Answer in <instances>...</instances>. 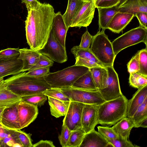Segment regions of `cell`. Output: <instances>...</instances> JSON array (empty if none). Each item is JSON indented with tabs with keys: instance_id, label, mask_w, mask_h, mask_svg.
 Masks as SVG:
<instances>
[{
	"instance_id": "obj_1",
	"label": "cell",
	"mask_w": 147,
	"mask_h": 147,
	"mask_svg": "<svg viewBox=\"0 0 147 147\" xmlns=\"http://www.w3.org/2000/svg\"><path fill=\"white\" fill-rule=\"evenodd\" d=\"M55 13L53 6L45 3H40L28 12L25 28L30 49L38 51L43 48L51 31Z\"/></svg>"
},
{
	"instance_id": "obj_2",
	"label": "cell",
	"mask_w": 147,
	"mask_h": 147,
	"mask_svg": "<svg viewBox=\"0 0 147 147\" xmlns=\"http://www.w3.org/2000/svg\"><path fill=\"white\" fill-rule=\"evenodd\" d=\"M4 82L8 90L21 97L42 92L51 88L44 76H28L25 72L13 75L4 80Z\"/></svg>"
},
{
	"instance_id": "obj_3",
	"label": "cell",
	"mask_w": 147,
	"mask_h": 147,
	"mask_svg": "<svg viewBox=\"0 0 147 147\" xmlns=\"http://www.w3.org/2000/svg\"><path fill=\"white\" fill-rule=\"evenodd\" d=\"M128 100L123 95L98 105V123L109 127L126 117Z\"/></svg>"
},
{
	"instance_id": "obj_4",
	"label": "cell",
	"mask_w": 147,
	"mask_h": 147,
	"mask_svg": "<svg viewBox=\"0 0 147 147\" xmlns=\"http://www.w3.org/2000/svg\"><path fill=\"white\" fill-rule=\"evenodd\" d=\"M89 69L85 66L74 65L61 70L50 72L44 77L51 88L70 87L78 78Z\"/></svg>"
},
{
	"instance_id": "obj_5",
	"label": "cell",
	"mask_w": 147,
	"mask_h": 147,
	"mask_svg": "<svg viewBox=\"0 0 147 147\" xmlns=\"http://www.w3.org/2000/svg\"><path fill=\"white\" fill-rule=\"evenodd\" d=\"M91 45L90 50L105 67L113 66L116 56L113 52L112 42L104 30H99L93 36Z\"/></svg>"
},
{
	"instance_id": "obj_6",
	"label": "cell",
	"mask_w": 147,
	"mask_h": 147,
	"mask_svg": "<svg viewBox=\"0 0 147 147\" xmlns=\"http://www.w3.org/2000/svg\"><path fill=\"white\" fill-rule=\"evenodd\" d=\"M147 29L140 26L130 30L111 42L115 55L126 48L141 42L147 47Z\"/></svg>"
},
{
	"instance_id": "obj_7",
	"label": "cell",
	"mask_w": 147,
	"mask_h": 147,
	"mask_svg": "<svg viewBox=\"0 0 147 147\" xmlns=\"http://www.w3.org/2000/svg\"><path fill=\"white\" fill-rule=\"evenodd\" d=\"M63 92L69 98L70 101L84 104L98 105L105 101L98 90H84L67 87L61 88Z\"/></svg>"
},
{
	"instance_id": "obj_8",
	"label": "cell",
	"mask_w": 147,
	"mask_h": 147,
	"mask_svg": "<svg viewBox=\"0 0 147 147\" xmlns=\"http://www.w3.org/2000/svg\"><path fill=\"white\" fill-rule=\"evenodd\" d=\"M108 77L104 86L98 90L105 101L120 97L123 94L120 88L118 74L113 66L106 67Z\"/></svg>"
},
{
	"instance_id": "obj_9",
	"label": "cell",
	"mask_w": 147,
	"mask_h": 147,
	"mask_svg": "<svg viewBox=\"0 0 147 147\" xmlns=\"http://www.w3.org/2000/svg\"><path fill=\"white\" fill-rule=\"evenodd\" d=\"M38 51L58 63H63L67 60L65 47L55 38L51 31L46 44Z\"/></svg>"
},
{
	"instance_id": "obj_10",
	"label": "cell",
	"mask_w": 147,
	"mask_h": 147,
	"mask_svg": "<svg viewBox=\"0 0 147 147\" xmlns=\"http://www.w3.org/2000/svg\"><path fill=\"white\" fill-rule=\"evenodd\" d=\"M84 105L78 102L70 101L63 121L62 125L66 126L71 131L82 128L81 118Z\"/></svg>"
},
{
	"instance_id": "obj_11",
	"label": "cell",
	"mask_w": 147,
	"mask_h": 147,
	"mask_svg": "<svg viewBox=\"0 0 147 147\" xmlns=\"http://www.w3.org/2000/svg\"><path fill=\"white\" fill-rule=\"evenodd\" d=\"M84 1L81 7L73 19L70 27H86L92 22L96 8L95 0Z\"/></svg>"
},
{
	"instance_id": "obj_12",
	"label": "cell",
	"mask_w": 147,
	"mask_h": 147,
	"mask_svg": "<svg viewBox=\"0 0 147 147\" xmlns=\"http://www.w3.org/2000/svg\"><path fill=\"white\" fill-rule=\"evenodd\" d=\"M71 51L75 58L74 64L82 66L89 68L96 67H105L96 57L89 49H84L78 46H75L71 49Z\"/></svg>"
},
{
	"instance_id": "obj_13",
	"label": "cell",
	"mask_w": 147,
	"mask_h": 147,
	"mask_svg": "<svg viewBox=\"0 0 147 147\" xmlns=\"http://www.w3.org/2000/svg\"><path fill=\"white\" fill-rule=\"evenodd\" d=\"M18 116L21 129L27 127L36 118L37 106L21 100L18 104Z\"/></svg>"
},
{
	"instance_id": "obj_14",
	"label": "cell",
	"mask_w": 147,
	"mask_h": 147,
	"mask_svg": "<svg viewBox=\"0 0 147 147\" xmlns=\"http://www.w3.org/2000/svg\"><path fill=\"white\" fill-rule=\"evenodd\" d=\"M97 124L98 105L85 104L82 115V128L86 133L94 129Z\"/></svg>"
},
{
	"instance_id": "obj_15",
	"label": "cell",
	"mask_w": 147,
	"mask_h": 147,
	"mask_svg": "<svg viewBox=\"0 0 147 147\" xmlns=\"http://www.w3.org/2000/svg\"><path fill=\"white\" fill-rule=\"evenodd\" d=\"M18 103L6 107L3 111L1 125L6 128L13 130L21 129L18 116Z\"/></svg>"
},
{
	"instance_id": "obj_16",
	"label": "cell",
	"mask_w": 147,
	"mask_h": 147,
	"mask_svg": "<svg viewBox=\"0 0 147 147\" xmlns=\"http://www.w3.org/2000/svg\"><path fill=\"white\" fill-rule=\"evenodd\" d=\"M68 29L63 15L60 11L55 13L53 19L51 32L55 38L65 47V39Z\"/></svg>"
},
{
	"instance_id": "obj_17",
	"label": "cell",
	"mask_w": 147,
	"mask_h": 147,
	"mask_svg": "<svg viewBox=\"0 0 147 147\" xmlns=\"http://www.w3.org/2000/svg\"><path fill=\"white\" fill-rule=\"evenodd\" d=\"M135 17L134 15L119 12H117L110 21L107 29L119 33L124 29Z\"/></svg>"
},
{
	"instance_id": "obj_18",
	"label": "cell",
	"mask_w": 147,
	"mask_h": 147,
	"mask_svg": "<svg viewBox=\"0 0 147 147\" xmlns=\"http://www.w3.org/2000/svg\"><path fill=\"white\" fill-rule=\"evenodd\" d=\"M112 147L106 139L98 131L94 129L86 133L80 147Z\"/></svg>"
},
{
	"instance_id": "obj_19",
	"label": "cell",
	"mask_w": 147,
	"mask_h": 147,
	"mask_svg": "<svg viewBox=\"0 0 147 147\" xmlns=\"http://www.w3.org/2000/svg\"><path fill=\"white\" fill-rule=\"evenodd\" d=\"M18 58L22 61V72L28 71L36 64L41 53L38 51L24 48L19 49Z\"/></svg>"
},
{
	"instance_id": "obj_20",
	"label": "cell",
	"mask_w": 147,
	"mask_h": 147,
	"mask_svg": "<svg viewBox=\"0 0 147 147\" xmlns=\"http://www.w3.org/2000/svg\"><path fill=\"white\" fill-rule=\"evenodd\" d=\"M147 98V84L138 89L132 97L128 100L127 117H131L138 107Z\"/></svg>"
},
{
	"instance_id": "obj_21",
	"label": "cell",
	"mask_w": 147,
	"mask_h": 147,
	"mask_svg": "<svg viewBox=\"0 0 147 147\" xmlns=\"http://www.w3.org/2000/svg\"><path fill=\"white\" fill-rule=\"evenodd\" d=\"M22 61L18 59H0V79L22 72Z\"/></svg>"
},
{
	"instance_id": "obj_22",
	"label": "cell",
	"mask_w": 147,
	"mask_h": 147,
	"mask_svg": "<svg viewBox=\"0 0 147 147\" xmlns=\"http://www.w3.org/2000/svg\"><path fill=\"white\" fill-rule=\"evenodd\" d=\"M118 12L135 15L139 12L147 13V0H127L118 7Z\"/></svg>"
},
{
	"instance_id": "obj_23",
	"label": "cell",
	"mask_w": 147,
	"mask_h": 147,
	"mask_svg": "<svg viewBox=\"0 0 147 147\" xmlns=\"http://www.w3.org/2000/svg\"><path fill=\"white\" fill-rule=\"evenodd\" d=\"M3 78L0 79V107H9L18 103L21 97L8 90L5 86Z\"/></svg>"
},
{
	"instance_id": "obj_24",
	"label": "cell",
	"mask_w": 147,
	"mask_h": 147,
	"mask_svg": "<svg viewBox=\"0 0 147 147\" xmlns=\"http://www.w3.org/2000/svg\"><path fill=\"white\" fill-rule=\"evenodd\" d=\"M134 123L131 117H125L115 124L112 127L118 137L129 139Z\"/></svg>"
},
{
	"instance_id": "obj_25",
	"label": "cell",
	"mask_w": 147,
	"mask_h": 147,
	"mask_svg": "<svg viewBox=\"0 0 147 147\" xmlns=\"http://www.w3.org/2000/svg\"><path fill=\"white\" fill-rule=\"evenodd\" d=\"M98 13L99 30L101 29L105 31L114 16L118 12L117 6L108 7H97Z\"/></svg>"
},
{
	"instance_id": "obj_26",
	"label": "cell",
	"mask_w": 147,
	"mask_h": 147,
	"mask_svg": "<svg viewBox=\"0 0 147 147\" xmlns=\"http://www.w3.org/2000/svg\"><path fill=\"white\" fill-rule=\"evenodd\" d=\"M83 0H68L66 10L63 15L67 28L69 29L74 18L81 7Z\"/></svg>"
},
{
	"instance_id": "obj_27",
	"label": "cell",
	"mask_w": 147,
	"mask_h": 147,
	"mask_svg": "<svg viewBox=\"0 0 147 147\" xmlns=\"http://www.w3.org/2000/svg\"><path fill=\"white\" fill-rule=\"evenodd\" d=\"M51 115L56 118L64 116L67 112L69 101L62 100L48 97Z\"/></svg>"
},
{
	"instance_id": "obj_28",
	"label": "cell",
	"mask_w": 147,
	"mask_h": 147,
	"mask_svg": "<svg viewBox=\"0 0 147 147\" xmlns=\"http://www.w3.org/2000/svg\"><path fill=\"white\" fill-rule=\"evenodd\" d=\"M70 87L88 90H98L90 69L86 73L78 78Z\"/></svg>"
},
{
	"instance_id": "obj_29",
	"label": "cell",
	"mask_w": 147,
	"mask_h": 147,
	"mask_svg": "<svg viewBox=\"0 0 147 147\" xmlns=\"http://www.w3.org/2000/svg\"><path fill=\"white\" fill-rule=\"evenodd\" d=\"M90 70L98 90L102 88L108 77V72L106 67L96 66L90 68Z\"/></svg>"
},
{
	"instance_id": "obj_30",
	"label": "cell",
	"mask_w": 147,
	"mask_h": 147,
	"mask_svg": "<svg viewBox=\"0 0 147 147\" xmlns=\"http://www.w3.org/2000/svg\"><path fill=\"white\" fill-rule=\"evenodd\" d=\"M134 123V127H140L142 123L147 119V98L137 109L131 117Z\"/></svg>"
},
{
	"instance_id": "obj_31",
	"label": "cell",
	"mask_w": 147,
	"mask_h": 147,
	"mask_svg": "<svg viewBox=\"0 0 147 147\" xmlns=\"http://www.w3.org/2000/svg\"><path fill=\"white\" fill-rule=\"evenodd\" d=\"M85 134L82 128L71 131L66 147H80Z\"/></svg>"
},
{
	"instance_id": "obj_32",
	"label": "cell",
	"mask_w": 147,
	"mask_h": 147,
	"mask_svg": "<svg viewBox=\"0 0 147 147\" xmlns=\"http://www.w3.org/2000/svg\"><path fill=\"white\" fill-rule=\"evenodd\" d=\"M21 100L38 107L43 105L47 99V96L42 92L21 97Z\"/></svg>"
},
{
	"instance_id": "obj_33",
	"label": "cell",
	"mask_w": 147,
	"mask_h": 147,
	"mask_svg": "<svg viewBox=\"0 0 147 147\" xmlns=\"http://www.w3.org/2000/svg\"><path fill=\"white\" fill-rule=\"evenodd\" d=\"M129 80L130 85L138 89L147 84V77L138 72L130 74Z\"/></svg>"
},
{
	"instance_id": "obj_34",
	"label": "cell",
	"mask_w": 147,
	"mask_h": 147,
	"mask_svg": "<svg viewBox=\"0 0 147 147\" xmlns=\"http://www.w3.org/2000/svg\"><path fill=\"white\" fill-rule=\"evenodd\" d=\"M14 130L16 139L22 147H32L33 144L31 138V134L26 133L20 129Z\"/></svg>"
},
{
	"instance_id": "obj_35",
	"label": "cell",
	"mask_w": 147,
	"mask_h": 147,
	"mask_svg": "<svg viewBox=\"0 0 147 147\" xmlns=\"http://www.w3.org/2000/svg\"><path fill=\"white\" fill-rule=\"evenodd\" d=\"M47 97H50L64 101H70L69 98L63 92L61 88H51L42 92Z\"/></svg>"
},
{
	"instance_id": "obj_36",
	"label": "cell",
	"mask_w": 147,
	"mask_h": 147,
	"mask_svg": "<svg viewBox=\"0 0 147 147\" xmlns=\"http://www.w3.org/2000/svg\"><path fill=\"white\" fill-rule=\"evenodd\" d=\"M138 59L140 69L138 72L147 77V49H142L138 51Z\"/></svg>"
},
{
	"instance_id": "obj_37",
	"label": "cell",
	"mask_w": 147,
	"mask_h": 147,
	"mask_svg": "<svg viewBox=\"0 0 147 147\" xmlns=\"http://www.w3.org/2000/svg\"><path fill=\"white\" fill-rule=\"evenodd\" d=\"M20 49L9 48L0 51V59H18L20 54Z\"/></svg>"
},
{
	"instance_id": "obj_38",
	"label": "cell",
	"mask_w": 147,
	"mask_h": 147,
	"mask_svg": "<svg viewBox=\"0 0 147 147\" xmlns=\"http://www.w3.org/2000/svg\"><path fill=\"white\" fill-rule=\"evenodd\" d=\"M98 131L108 141L115 139L118 136L114 132L112 127L105 126H98Z\"/></svg>"
},
{
	"instance_id": "obj_39",
	"label": "cell",
	"mask_w": 147,
	"mask_h": 147,
	"mask_svg": "<svg viewBox=\"0 0 147 147\" xmlns=\"http://www.w3.org/2000/svg\"><path fill=\"white\" fill-rule=\"evenodd\" d=\"M53 61L48 57L41 54L36 64L30 71L46 67H51L53 65Z\"/></svg>"
},
{
	"instance_id": "obj_40",
	"label": "cell",
	"mask_w": 147,
	"mask_h": 147,
	"mask_svg": "<svg viewBox=\"0 0 147 147\" xmlns=\"http://www.w3.org/2000/svg\"><path fill=\"white\" fill-rule=\"evenodd\" d=\"M108 142L112 147H134L138 146L134 145L128 139L118 137L116 138L110 140Z\"/></svg>"
},
{
	"instance_id": "obj_41",
	"label": "cell",
	"mask_w": 147,
	"mask_h": 147,
	"mask_svg": "<svg viewBox=\"0 0 147 147\" xmlns=\"http://www.w3.org/2000/svg\"><path fill=\"white\" fill-rule=\"evenodd\" d=\"M127 67L128 71L130 74L139 72L140 69V67L138 52L128 62L127 64Z\"/></svg>"
},
{
	"instance_id": "obj_42",
	"label": "cell",
	"mask_w": 147,
	"mask_h": 147,
	"mask_svg": "<svg viewBox=\"0 0 147 147\" xmlns=\"http://www.w3.org/2000/svg\"><path fill=\"white\" fill-rule=\"evenodd\" d=\"M50 67H46L35 69L30 71L25 72V74L27 76L34 77H43L49 74Z\"/></svg>"
},
{
	"instance_id": "obj_43",
	"label": "cell",
	"mask_w": 147,
	"mask_h": 147,
	"mask_svg": "<svg viewBox=\"0 0 147 147\" xmlns=\"http://www.w3.org/2000/svg\"><path fill=\"white\" fill-rule=\"evenodd\" d=\"M71 131L67 126L62 125L61 133L58 136L60 144L62 147H66Z\"/></svg>"
},
{
	"instance_id": "obj_44",
	"label": "cell",
	"mask_w": 147,
	"mask_h": 147,
	"mask_svg": "<svg viewBox=\"0 0 147 147\" xmlns=\"http://www.w3.org/2000/svg\"><path fill=\"white\" fill-rule=\"evenodd\" d=\"M92 38L93 36L87 30L82 35L80 44L78 46L82 49H89L92 43Z\"/></svg>"
},
{
	"instance_id": "obj_45",
	"label": "cell",
	"mask_w": 147,
	"mask_h": 147,
	"mask_svg": "<svg viewBox=\"0 0 147 147\" xmlns=\"http://www.w3.org/2000/svg\"><path fill=\"white\" fill-rule=\"evenodd\" d=\"M120 0H102L96 6L97 7H108L117 6Z\"/></svg>"
},
{
	"instance_id": "obj_46",
	"label": "cell",
	"mask_w": 147,
	"mask_h": 147,
	"mask_svg": "<svg viewBox=\"0 0 147 147\" xmlns=\"http://www.w3.org/2000/svg\"><path fill=\"white\" fill-rule=\"evenodd\" d=\"M138 19L140 26L147 29V13L144 12H139L135 15Z\"/></svg>"
},
{
	"instance_id": "obj_47",
	"label": "cell",
	"mask_w": 147,
	"mask_h": 147,
	"mask_svg": "<svg viewBox=\"0 0 147 147\" xmlns=\"http://www.w3.org/2000/svg\"><path fill=\"white\" fill-rule=\"evenodd\" d=\"M22 3L25 4L28 12L36 7L40 3L37 0H21Z\"/></svg>"
},
{
	"instance_id": "obj_48",
	"label": "cell",
	"mask_w": 147,
	"mask_h": 147,
	"mask_svg": "<svg viewBox=\"0 0 147 147\" xmlns=\"http://www.w3.org/2000/svg\"><path fill=\"white\" fill-rule=\"evenodd\" d=\"M55 147L52 141L47 140H41L33 144L32 147Z\"/></svg>"
},
{
	"instance_id": "obj_49",
	"label": "cell",
	"mask_w": 147,
	"mask_h": 147,
	"mask_svg": "<svg viewBox=\"0 0 147 147\" xmlns=\"http://www.w3.org/2000/svg\"><path fill=\"white\" fill-rule=\"evenodd\" d=\"M11 135L10 129L5 128L0 124V141Z\"/></svg>"
},
{
	"instance_id": "obj_50",
	"label": "cell",
	"mask_w": 147,
	"mask_h": 147,
	"mask_svg": "<svg viewBox=\"0 0 147 147\" xmlns=\"http://www.w3.org/2000/svg\"><path fill=\"white\" fill-rule=\"evenodd\" d=\"M5 107H0V124H1L3 112Z\"/></svg>"
},
{
	"instance_id": "obj_51",
	"label": "cell",
	"mask_w": 147,
	"mask_h": 147,
	"mask_svg": "<svg viewBox=\"0 0 147 147\" xmlns=\"http://www.w3.org/2000/svg\"><path fill=\"white\" fill-rule=\"evenodd\" d=\"M140 127L146 128L147 127V119L144 120L141 123Z\"/></svg>"
},
{
	"instance_id": "obj_52",
	"label": "cell",
	"mask_w": 147,
	"mask_h": 147,
	"mask_svg": "<svg viewBox=\"0 0 147 147\" xmlns=\"http://www.w3.org/2000/svg\"><path fill=\"white\" fill-rule=\"evenodd\" d=\"M127 0H120L119 3L117 6L118 7H120Z\"/></svg>"
},
{
	"instance_id": "obj_53",
	"label": "cell",
	"mask_w": 147,
	"mask_h": 147,
	"mask_svg": "<svg viewBox=\"0 0 147 147\" xmlns=\"http://www.w3.org/2000/svg\"><path fill=\"white\" fill-rule=\"evenodd\" d=\"M102 0H95V7L98 5V4Z\"/></svg>"
},
{
	"instance_id": "obj_54",
	"label": "cell",
	"mask_w": 147,
	"mask_h": 147,
	"mask_svg": "<svg viewBox=\"0 0 147 147\" xmlns=\"http://www.w3.org/2000/svg\"><path fill=\"white\" fill-rule=\"evenodd\" d=\"M84 1H86V0H83Z\"/></svg>"
},
{
	"instance_id": "obj_55",
	"label": "cell",
	"mask_w": 147,
	"mask_h": 147,
	"mask_svg": "<svg viewBox=\"0 0 147 147\" xmlns=\"http://www.w3.org/2000/svg\"></svg>"
}]
</instances>
